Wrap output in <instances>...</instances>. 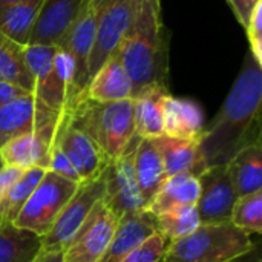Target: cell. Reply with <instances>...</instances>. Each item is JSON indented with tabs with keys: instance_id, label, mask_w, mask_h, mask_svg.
Instances as JSON below:
<instances>
[{
	"instance_id": "37",
	"label": "cell",
	"mask_w": 262,
	"mask_h": 262,
	"mask_svg": "<svg viewBox=\"0 0 262 262\" xmlns=\"http://www.w3.org/2000/svg\"><path fill=\"white\" fill-rule=\"evenodd\" d=\"M64 253L63 252H41L34 262H63Z\"/></svg>"
},
{
	"instance_id": "35",
	"label": "cell",
	"mask_w": 262,
	"mask_h": 262,
	"mask_svg": "<svg viewBox=\"0 0 262 262\" xmlns=\"http://www.w3.org/2000/svg\"><path fill=\"white\" fill-rule=\"evenodd\" d=\"M23 169L18 167H11V166H3L0 169V200L6 193V190L12 186V183L21 175Z\"/></svg>"
},
{
	"instance_id": "30",
	"label": "cell",
	"mask_w": 262,
	"mask_h": 262,
	"mask_svg": "<svg viewBox=\"0 0 262 262\" xmlns=\"http://www.w3.org/2000/svg\"><path fill=\"white\" fill-rule=\"evenodd\" d=\"M230 223L246 232L247 235H261L262 233V190L246 196L236 198Z\"/></svg>"
},
{
	"instance_id": "24",
	"label": "cell",
	"mask_w": 262,
	"mask_h": 262,
	"mask_svg": "<svg viewBox=\"0 0 262 262\" xmlns=\"http://www.w3.org/2000/svg\"><path fill=\"white\" fill-rule=\"evenodd\" d=\"M43 252V238L0 221V262H34Z\"/></svg>"
},
{
	"instance_id": "3",
	"label": "cell",
	"mask_w": 262,
	"mask_h": 262,
	"mask_svg": "<svg viewBox=\"0 0 262 262\" xmlns=\"http://www.w3.org/2000/svg\"><path fill=\"white\" fill-rule=\"evenodd\" d=\"M68 115L71 123L98 146L107 161L120 158L140 141L135 135L132 98L114 103L83 98L68 111Z\"/></svg>"
},
{
	"instance_id": "26",
	"label": "cell",
	"mask_w": 262,
	"mask_h": 262,
	"mask_svg": "<svg viewBox=\"0 0 262 262\" xmlns=\"http://www.w3.org/2000/svg\"><path fill=\"white\" fill-rule=\"evenodd\" d=\"M45 0H21L0 17V32L21 46H28Z\"/></svg>"
},
{
	"instance_id": "28",
	"label": "cell",
	"mask_w": 262,
	"mask_h": 262,
	"mask_svg": "<svg viewBox=\"0 0 262 262\" xmlns=\"http://www.w3.org/2000/svg\"><path fill=\"white\" fill-rule=\"evenodd\" d=\"M45 172L46 170L41 167H31L21 172V175L12 183V186L0 200V221H15L20 210L23 209L32 192L41 181Z\"/></svg>"
},
{
	"instance_id": "16",
	"label": "cell",
	"mask_w": 262,
	"mask_h": 262,
	"mask_svg": "<svg viewBox=\"0 0 262 262\" xmlns=\"http://www.w3.org/2000/svg\"><path fill=\"white\" fill-rule=\"evenodd\" d=\"M58 126L45 129L40 132L18 135L6 141L0 147L3 166L18 167L23 170L31 169V167H41L48 170L49 154H51V147L54 144Z\"/></svg>"
},
{
	"instance_id": "17",
	"label": "cell",
	"mask_w": 262,
	"mask_h": 262,
	"mask_svg": "<svg viewBox=\"0 0 262 262\" xmlns=\"http://www.w3.org/2000/svg\"><path fill=\"white\" fill-rule=\"evenodd\" d=\"M204 111L190 98L173 97L167 92L163 98V135L180 140L200 141L204 132Z\"/></svg>"
},
{
	"instance_id": "19",
	"label": "cell",
	"mask_w": 262,
	"mask_h": 262,
	"mask_svg": "<svg viewBox=\"0 0 262 262\" xmlns=\"http://www.w3.org/2000/svg\"><path fill=\"white\" fill-rule=\"evenodd\" d=\"M154 216L147 210L123 215L118 220L115 233L98 262H121L124 256L155 233Z\"/></svg>"
},
{
	"instance_id": "36",
	"label": "cell",
	"mask_w": 262,
	"mask_h": 262,
	"mask_svg": "<svg viewBox=\"0 0 262 262\" xmlns=\"http://www.w3.org/2000/svg\"><path fill=\"white\" fill-rule=\"evenodd\" d=\"M29 92L14 86V84H9V83H5V81H0V107L5 106L6 103L18 98V97H23Z\"/></svg>"
},
{
	"instance_id": "41",
	"label": "cell",
	"mask_w": 262,
	"mask_h": 262,
	"mask_svg": "<svg viewBox=\"0 0 262 262\" xmlns=\"http://www.w3.org/2000/svg\"><path fill=\"white\" fill-rule=\"evenodd\" d=\"M63 262H69V261H63Z\"/></svg>"
},
{
	"instance_id": "34",
	"label": "cell",
	"mask_w": 262,
	"mask_h": 262,
	"mask_svg": "<svg viewBox=\"0 0 262 262\" xmlns=\"http://www.w3.org/2000/svg\"><path fill=\"white\" fill-rule=\"evenodd\" d=\"M236 20L241 23V26L246 29L249 20H250V15H252V11L253 8L256 6L258 2L261 0H227Z\"/></svg>"
},
{
	"instance_id": "21",
	"label": "cell",
	"mask_w": 262,
	"mask_h": 262,
	"mask_svg": "<svg viewBox=\"0 0 262 262\" xmlns=\"http://www.w3.org/2000/svg\"><path fill=\"white\" fill-rule=\"evenodd\" d=\"M134 172L147 209V206L167 178L161 157L152 140L140 138L134 150Z\"/></svg>"
},
{
	"instance_id": "32",
	"label": "cell",
	"mask_w": 262,
	"mask_h": 262,
	"mask_svg": "<svg viewBox=\"0 0 262 262\" xmlns=\"http://www.w3.org/2000/svg\"><path fill=\"white\" fill-rule=\"evenodd\" d=\"M246 31L250 45V55L258 64L262 66V0L253 8Z\"/></svg>"
},
{
	"instance_id": "40",
	"label": "cell",
	"mask_w": 262,
	"mask_h": 262,
	"mask_svg": "<svg viewBox=\"0 0 262 262\" xmlns=\"http://www.w3.org/2000/svg\"><path fill=\"white\" fill-rule=\"evenodd\" d=\"M3 167V161H2V155H0V169Z\"/></svg>"
},
{
	"instance_id": "23",
	"label": "cell",
	"mask_w": 262,
	"mask_h": 262,
	"mask_svg": "<svg viewBox=\"0 0 262 262\" xmlns=\"http://www.w3.org/2000/svg\"><path fill=\"white\" fill-rule=\"evenodd\" d=\"M198 196H200L198 177L192 173H180V175L167 177L146 210L152 216H155L170 209L196 206Z\"/></svg>"
},
{
	"instance_id": "13",
	"label": "cell",
	"mask_w": 262,
	"mask_h": 262,
	"mask_svg": "<svg viewBox=\"0 0 262 262\" xmlns=\"http://www.w3.org/2000/svg\"><path fill=\"white\" fill-rule=\"evenodd\" d=\"M200 196L196 212L201 224H220L230 221L236 193L226 164L207 167L200 177Z\"/></svg>"
},
{
	"instance_id": "2",
	"label": "cell",
	"mask_w": 262,
	"mask_h": 262,
	"mask_svg": "<svg viewBox=\"0 0 262 262\" xmlns=\"http://www.w3.org/2000/svg\"><path fill=\"white\" fill-rule=\"evenodd\" d=\"M161 0H134L130 25L117 51L132 81V98L152 89H167V37Z\"/></svg>"
},
{
	"instance_id": "25",
	"label": "cell",
	"mask_w": 262,
	"mask_h": 262,
	"mask_svg": "<svg viewBox=\"0 0 262 262\" xmlns=\"http://www.w3.org/2000/svg\"><path fill=\"white\" fill-rule=\"evenodd\" d=\"M169 89H152L132 98L135 135L138 138H157L163 135V98Z\"/></svg>"
},
{
	"instance_id": "33",
	"label": "cell",
	"mask_w": 262,
	"mask_h": 262,
	"mask_svg": "<svg viewBox=\"0 0 262 262\" xmlns=\"http://www.w3.org/2000/svg\"><path fill=\"white\" fill-rule=\"evenodd\" d=\"M48 170L69 180V181H74V183H78L80 184V177L78 173L75 172L74 166L71 164V161L68 160V157L63 154V150L58 147V144L55 143L54 140V144L51 147V154H49V163H48Z\"/></svg>"
},
{
	"instance_id": "5",
	"label": "cell",
	"mask_w": 262,
	"mask_h": 262,
	"mask_svg": "<svg viewBox=\"0 0 262 262\" xmlns=\"http://www.w3.org/2000/svg\"><path fill=\"white\" fill-rule=\"evenodd\" d=\"M25 58L34 80V95L51 109L64 114L74 78V66L60 46L28 45Z\"/></svg>"
},
{
	"instance_id": "14",
	"label": "cell",
	"mask_w": 262,
	"mask_h": 262,
	"mask_svg": "<svg viewBox=\"0 0 262 262\" xmlns=\"http://www.w3.org/2000/svg\"><path fill=\"white\" fill-rule=\"evenodd\" d=\"M55 143L78 173L80 184L98 178L109 163L98 146L81 129L71 123L68 112L63 114L55 134Z\"/></svg>"
},
{
	"instance_id": "8",
	"label": "cell",
	"mask_w": 262,
	"mask_h": 262,
	"mask_svg": "<svg viewBox=\"0 0 262 262\" xmlns=\"http://www.w3.org/2000/svg\"><path fill=\"white\" fill-rule=\"evenodd\" d=\"M103 195L104 184L101 175L92 181L81 183L58 215L49 233L43 238V252L64 253Z\"/></svg>"
},
{
	"instance_id": "39",
	"label": "cell",
	"mask_w": 262,
	"mask_h": 262,
	"mask_svg": "<svg viewBox=\"0 0 262 262\" xmlns=\"http://www.w3.org/2000/svg\"><path fill=\"white\" fill-rule=\"evenodd\" d=\"M18 2H21V0H0V17H2V14H3L8 8H11L12 5L18 3Z\"/></svg>"
},
{
	"instance_id": "7",
	"label": "cell",
	"mask_w": 262,
	"mask_h": 262,
	"mask_svg": "<svg viewBox=\"0 0 262 262\" xmlns=\"http://www.w3.org/2000/svg\"><path fill=\"white\" fill-rule=\"evenodd\" d=\"M95 6V40L89 58V81L117 54L130 25L134 0H92Z\"/></svg>"
},
{
	"instance_id": "27",
	"label": "cell",
	"mask_w": 262,
	"mask_h": 262,
	"mask_svg": "<svg viewBox=\"0 0 262 262\" xmlns=\"http://www.w3.org/2000/svg\"><path fill=\"white\" fill-rule=\"evenodd\" d=\"M0 81L14 84L29 94L34 92V80L25 58V46L0 32Z\"/></svg>"
},
{
	"instance_id": "4",
	"label": "cell",
	"mask_w": 262,
	"mask_h": 262,
	"mask_svg": "<svg viewBox=\"0 0 262 262\" xmlns=\"http://www.w3.org/2000/svg\"><path fill=\"white\" fill-rule=\"evenodd\" d=\"M258 244L230 221L200 224L190 235L167 244L163 262H232Z\"/></svg>"
},
{
	"instance_id": "12",
	"label": "cell",
	"mask_w": 262,
	"mask_h": 262,
	"mask_svg": "<svg viewBox=\"0 0 262 262\" xmlns=\"http://www.w3.org/2000/svg\"><path fill=\"white\" fill-rule=\"evenodd\" d=\"M118 218L100 200L88 220L75 235L74 241L64 252V261L69 262H98L106 252Z\"/></svg>"
},
{
	"instance_id": "38",
	"label": "cell",
	"mask_w": 262,
	"mask_h": 262,
	"mask_svg": "<svg viewBox=\"0 0 262 262\" xmlns=\"http://www.w3.org/2000/svg\"><path fill=\"white\" fill-rule=\"evenodd\" d=\"M232 262H262V253H261V246L258 244L253 250H250L249 253L233 259Z\"/></svg>"
},
{
	"instance_id": "22",
	"label": "cell",
	"mask_w": 262,
	"mask_h": 262,
	"mask_svg": "<svg viewBox=\"0 0 262 262\" xmlns=\"http://www.w3.org/2000/svg\"><path fill=\"white\" fill-rule=\"evenodd\" d=\"M227 172L236 196L262 190V141L239 150L227 164Z\"/></svg>"
},
{
	"instance_id": "15",
	"label": "cell",
	"mask_w": 262,
	"mask_h": 262,
	"mask_svg": "<svg viewBox=\"0 0 262 262\" xmlns=\"http://www.w3.org/2000/svg\"><path fill=\"white\" fill-rule=\"evenodd\" d=\"M88 0H45L29 45L63 46L64 38Z\"/></svg>"
},
{
	"instance_id": "18",
	"label": "cell",
	"mask_w": 262,
	"mask_h": 262,
	"mask_svg": "<svg viewBox=\"0 0 262 262\" xmlns=\"http://www.w3.org/2000/svg\"><path fill=\"white\" fill-rule=\"evenodd\" d=\"M95 103H114L132 98V81L118 54L112 55L91 78L78 100Z\"/></svg>"
},
{
	"instance_id": "6",
	"label": "cell",
	"mask_w": 262,
	"mask_h": 262,
	"mask_svg": "<svg viewBox=\"0 0 262 262\" xmlns=\"http://www.w3.org/2000/svg\"><path fill=\"white\" fill-rule=\"evenodd\" d=\"M78 186V183L46 170L14 224L45 238Z\"/></svg>"
},
{
	"instance_id": "9",
	"label": "cell",
	"mask_w": 262,
	"mask_h": 262,
	"mask_svg": "<svg viewBox=\"0 0 262 262\" xmlns=\"http://www.w3.org/2000/svg\"><path fill=\"white\" fill-rule=\"evenodd\" d=\"M135 147L129 149L120 158L109 161L101 173L104 184V195L101 201L118 220L123 215L146 210V203L134 172Z\"/></svg>"
},
{
	"instance_id": "11",
	"label": "cell",
	"mask_w": 262,
	"mask_h": 262,
	"mask_svg": "<svg viewBox=\"0 0 262 262\" xmlns=\"http://www.w3.org/2000/svg\"><path fill=\"white\" fill-rule=\"evenodd\" d=\"M95 40V6L92 0H88L77 20L71 26L63 49L69 55L74 66V78L69 94V103L66 112L78 101L89 83V58Z\"/></svg>"
},
{
	"instance_id": "20",
	"label": "cell",
	"mask_w": 262,
	"mask_h": 262,
	"mask_svg": "<svg viewBox=\"0 0 262 262\" xmlns=\"http://www.w3.org/2000/svg\"><path fill=\"white\" fill-rule=\"evenodd\" d=\"M152 141L161 157L167 177L180 173H192L200 177L207 169L198 141L170 138L166 135L152 138Z\"/></svg>"
},
{
	"instance_id": "29",
	"label": "cell",
	"mask_w": 262,
	"mask_h": 262,
	"mask_svg": "<svg viewBox=\"0 0 262 262\" xmlns=\"http://www.w3.org/2000/svg\"><path fill=\"white\" fill-rule=\"evenodd\" d=\"M154 221L157 232L161 233L169 243L190 235L201 224L196 206H184L166 210L160 215H155Z\"/></svg>"
},
{
	"instance_id": "42",
	"label": "cell",
	"mask_w": 262,
	"mask_h": 262,
	"mask_svg": "<svg viewBox=\"0 0 262 262\" xmlns=\"http://www.w3.org/2000/svg\"><path fill=\"white\" fill-rule=\"evenodd\" d=\"M160 262H163V261H160Z\"/></svg>"
},
{
	"instance_id": "1",
	"label": "cell",
	"mask_w": 262,
	"mask_h": 262,
	"mask_svg": "<svg viewBox=\"0 0 262 262\" xmlns=\"http://www.w3.org/2000/svg\"><path fill=\"white\" fill-rule=\"evenodd\" d=\"M262 66L249 54L221 109L198 141L206 167L227 164L261 141Z\"/></svg>"
},
{
	"instance_id": "10",
	"label": "cell",
	"mask_w": 262,
	"mask_h": 262,
	"mask_svg": "<svg viewBox=\"0 0 262 262\" xmlns=\"http://www.w3.org/2000/svg\"><path fill=\"white\" fill-rule=\"evenodd\" d=\"M63 114L51 109L34 94L18 97L0 107V147L25 134L57 127Z\"/></svg>"
},
{
	"instance_id": "31",
	"label": "cell",
	"mask_w": 262,
	"mask_h": 262,
	"mask_svg": "<svg viewBox=\"0 0 262 262\" xmlns=\"http://www.w3.org/2000/svg\"><path fill=\"white\" fill-rule=\"evenodd\" d=\"M169 241L158 232L152 233L140 246L130 250L121 262H160L166 253Z\"/></svg>"
}]
</instances>
